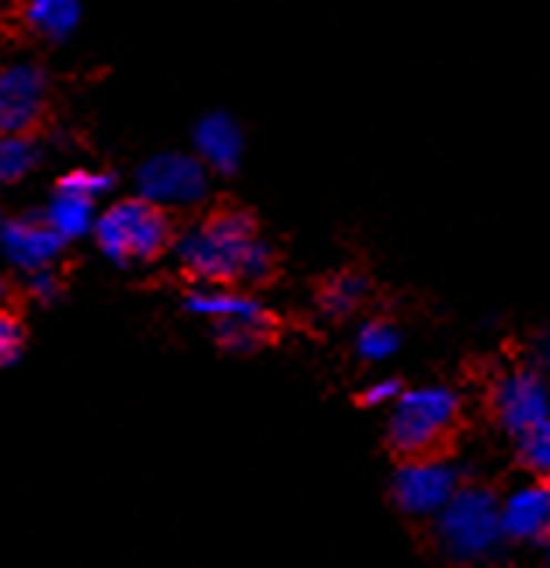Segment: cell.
<instances>
[{"label":"cell","mask_w":550,"mask_h":568,"mask_svg":"<svg viewBox=\"0 0 550 568\" xmlns=\"http://www.w3.org/2000/svg\"><path fill=\"white\" fill-rule=\"evenodd\" d=\"M182 273L192 283L227 286L237 280L265 283L275 273L272 244L258 234V220L241 206H220L174 244Z\"/></svg>","instance_id":"cell-1"},{"label":"cell","mask_w":550,"mask_h":568,"mask_svg":"<svg viewBox=\"0 0 550 568\" xmlns=\"http://www.w3.org/2000/svg\"><path fill=\"white\" fill-rule=\"evenodd\" d=\"M429 524L436 548L446 561L481 565L509 551L502 520H498V491L485 481L467 478Z\"/></svg>","instance_id":"cell-2"},{"label":"cell","mask_w":550,"mask_h":568,"mask_svg":"<svg viewBox=\"0 0 550 568\" xmlns=\"http://www.w3.org/2000/svg\"><path fill=\"white\" fill-rule=\"evenodd\" d=\"M464 418V394L449 384L405 387L387 415V447L397 457L439 454Z\"/></svg>","instance_id":"cell-3"},{"label":"cell","mask_w":550,"mask_h":568,"mask_svg":"<svg viewBox=\"0 0 550 568\" xmlns=\"http://www.w3.org/2000/svg\"><path fill=\"white\" fill-rule=\"evenodd\" d=\"M94 241L115 265L154 262L174 244V224L161 203L126 200L94 220Z\"/></svg>","instance_id":"cell-4"},{"label":"cell","mask_w":550,"mask_h":568,"mask_svg":"<svg viewBox=\"0 0 550 568\" xmlns=\"http://www.w3.org/2000/svg\"><path fill=\"white\" fill-rule=\"evenodd\" d=\"M464 481L467 467L442 454L401 457L390 475V503L411 520H432Z\"/></svg>","instance_id":"cell-5"},{"label":"cell","mask_w":550,"mask_h":568,"mask_svg":"<svg viewBox=\"0 0 550 568\" xmlns=\"http://www.w3.org/2000/svg\"><path fill=\"white\" fill-rule=\"evenodd\" d=\"M488 412L509 439L550 415V374L537 363L502 366L488 381Z\"/></svg>","instance_id":"cell-6"},{"label":"cell","mask_w":550,"mask_h":568,"mask_svg":"<svg viewBox=\"0 0 550 568\" xmlns=\"http://www.w3.org/2000/svg\"><path fill=\"white\" fill-rule=\"evenodd\" d=\"M498 520L509 548H543L550 540V488L547 478H527L498 496Z\"/></svg>","instance_id":"cell-7"},{"label":"cell","mask_w":550,"mask_h":568,"mask_svg":"<svg viewBox=\"0 0 550 568\" xmlns=\"http://www.w3.org/2000/svg\"><path fill=\"white\" fill-rule=\"evenodd\" d=\"M140 192L143 200L161 206H192L206 195V168L189 154H161L140 168Z\"/></svg>","instance_id":"cell-8"},{"label":"cell","mask_w":550,"mask_h":568,"mask_svg":"<svg viewBox=\"0 0 550 568\" xmlns=\"http://www.w3.org/2000/svg\"><path fill=\"white\" fill-rule=\"evenodd\" d=\"M45 115V73L39 67L0 70V133H32Z\"/></svg>","instance_id":"cell-9"},{"label":"cell","mask_w":550,"mask_h":568,"mask_svg":"<svg viewBox=\"0 0 550 568\" xmlns=\"http://www.w3.org/2000/svg\"><path fill=\"white\" fill-rule=\"evenodd\" d=\"M0 244H4V255L14 265L35 273V268H49L60 258L67 237L49 224L45 216H29V220H11V224L0 231Z\"/></svg>","instance_id":"cell-10"},{"label":"cell","mask_w":550,"mask_h":568,"mask_svg":"<svg viewBox=\"0 0 550 568\" xmlns=\"http://www.w3.org/2000/svg\"><path fill=\"white\" fill-rule=\"evenodd\" d=\"M195 151H198V161L210 164L213 171H220V175H231V171H237L241 151H244L237 122L231 115H223V112L206 115L195 126Z\"/></svg>","instance_id":"cell-11"},{"label":"cell","mask_w":550,"mask_h":568,"mask_svg":"<svg viewBox=\"0 0 550 568\" xmlns=\"http://www.w3.org/2000/svg\"><path fill=\"white\" fill-rule=\"evenodd\" d=\"M366 296H369V280L356 273V268H342V273L328 276L317 286V307L320 314L338 321V317L356 314Z\"/></svg>","instance_id":"cell-12"},{"label":"cell","mask_w":550,"mask_h":568,"mask_svg":"<svg viewBox=\"0 0 550 568\" xmlns=\"http://www.w3.org/2000/svg\"><path fill=\"white\" fill-rule=\"evenodd\" d=\"M279 328V317H220L216 321V342L227 353H255L268 345Z\"/></svg>","instance_id":"cell-13"},{"label":"cell","mask_w":550,"mask_h":568,"mask_svg":"<svg viewBox=\"0 0 550 568\" xmlns=\"http://www.w3.org/2000/svg\"><path fill=\"white\" fill-rule=\"evenodd\" d=\"M45 220L53 224L67 241L88 234V227L94 224V200L84 192H70V189H57L53 203L45 210Z\"/></svg>","instance_id":"cell-14"},{"label":"cell","mask_w":550,"mask_h":568,"mask_svg":"<svg viewBox=\"0 0 550 568\" xmlns=\"http://www.w3.org/2000/svg\"><path fill=\"white\" fill-rule=\"evenodd\" d=\"M185 307L198 317H268L272 311L262 307L252 296H237V293H220V290H206V293H189Z\"/></svg>","instance_id":"cell-15"},{"label":"cell","mask_w":550,"mask_h":568,"mask_svg":"<svg viewBox=\"0 0 550 568\" xmlns=\"http://www.w3.org/2000/svg\"><path fill=\"white\" fill-rule=\"evenodd\" d=\"M42 151L32 133H0V185L21 182L39 164Z\"/></svg>","instance_id":"cell-16"},{"label":"cell","mask_w":550,"mask_h":568,"mask_svg":"<svg viewBox=\"0 0 550 568\" xmlns=\"http://www.w3.org/2000/svg\"><path fill=\"white\" fill-rule=\"evenodd\" d=\"M512 454L527 475H533V478L550 475V415L512 436Z\"/></svg>","instance_id":"cell-17"},{"label":"cell","mask_w":550,"mask_h":568,"mask_svg":"<svg viewBox=\"0 0 550 568\" xmlns=\"http://www.w3.org/2000/svg\"><path fill=\"white\" fill-rule=\"evenodd\" d=\"M401 349V328L387 317H369L356 332V353L366 363H384Z\"/></svg>","instance_id":"cell-18"},{"label":"cell","mask_w":550,"mask_h":568,"mask_svg":"<svg viewBox=\"0 0 550 568\" xmlns=\"http://www.w3.org/2000/svg\"><path fill=\"white\" fill-rule=\"evenodd\" d=\"M24 18H29V24H32V29H39L42 36L63 39L73 24H78L81 4H78V0H29Z\"/></svg>","instance_id":"cell-19"},{"label":"cell","mask_w":550,"mask_h":568,"mask_svg":"<svg viewBox=\"0 0 550 568\" xmlns=\"http://www.w3.org/2000/svg\"><path fill=\"white\" fill-rule=\"evenodd\" d=\"M21 345H24V328L18 314L0 304V369L11 366L21 356Z\"/></svg>","instance_id":"cell-20"},{"label":"cell","mask_w":550,"mask_h":568,"mask_svg":"<svg viewBox=\"0 0 550 568\" xmlns=\"http://www.w3.org/2000/svg\"><path fill=\"white\" fill-rule=\"evenodd\" d=\"M60 189L84 192L91 200H98V195L112 189V175H105V171H70V175L60 179Z\"/></svg>","instance_id":"cell-21"},{"label":"cell","mask_w":550,"mask_h":568,"mask_svg":"<svg viewBox=\"0 0 550 568\" xmlns=\"http://www.w3.org/2000/svg\"><path fill=\"white\" fill-rule=\"evenodd\" d=\"M405 390L401 381H394V377H380V381H373L363 394H359V405L363 408H390L397 394Z\"/></svg>","instance_id":"cell-22"},{"label":"cell","mask_w":550,"mask_h":568,"mask_svg":"<svg viewBox=\"0 0 550 568\" xmlns=\"http://www.w3.org/2000/svg\"><path fill=\"white\" fill-rule=\"evenodd\" d=\"M29 293L35 296V301H42V304H53L57 301V296H60V280L53 276V265H49V268H35L32 283H29Z\"/></svg>","instance_id":"cell-23"},{"label":"cell","mask_w":550,"mask_h":568,"mask_svg":"<svg viewBox=\"0 0 550 568\" xmlns=\"http://www.w3.org/2000/svg\"><path fill=\"white\" fill-rule=\"evenodd\" d=\"M530 363H537L540 369L550 374V328H543L537 338H533V349H530Z\"/></svg>","instance_id":"cell-24"},{"label":"cell","mask_w":550,"mask_h":568,"mask_svg":"<svg viewBox=\"0 0 550 568\" xmlns=\"http://www.w3.org/2000/svg\"><path fill=\"white\" fill-rule=\"evenodd\" d=\"M8 296H11V283H8V280H0V304H4Z\"/></svg>","instance_id":"cell-25"},{"label":"cell","mask_w":550,"mask_h":568,"mask_svg":"<svg viewBox=\"0 0 550 568\" xmlns=\"http://www.w3.org/2000/svg\"><path fill=\"white\" fill-rule=\"evenodd\" d=\"M540 551H543V558H547V565H550V540H547V545H543Z\"/></svg>","instance_id":"cell-26"},{"label":"cell","mask_w":550,"mask_h":568,"mask_svg":"<svg viewBox=\"0 0 550 568\" xmlns=\"http://www.w3.org/2000/svg\"><path fill=\"white\" fill-rule=\"evenodd\" d=\"M547 488H550V475H547Z\"/></svg>","instance_id":"cell-27"}]
</instances>
